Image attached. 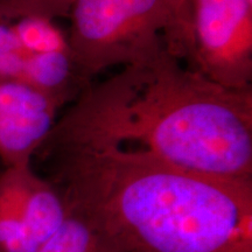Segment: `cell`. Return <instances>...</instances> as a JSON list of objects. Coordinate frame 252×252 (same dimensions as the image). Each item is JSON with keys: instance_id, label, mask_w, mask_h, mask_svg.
<instances>
[{"instance_id": "obj_1", "label": "cell", "mask_w": 252, "mask_h": 252, "mask_svg": "<svg viewBox=\"0 0 252 252\" xmlns=\"http://www.w3.org/2000/svg\"><path fill=\"white\" fill-rule=\"evenodd\" d=\"M180 61L163 45L87 84L41 149L141 153L201 174L252 181V90L229 89Z\"/></svg>"}, {"instance_id": "obj_2", "label": "cell", "mask_w": 252, "mask_h": 252, "mask_svg": "<svg viewBox=\"0 0 252 252\" xmlns=\"http://www.w3.org/2000/svg\"><path fill=\"white\" fill-rule=\"evenodd\" d=\"M62 196L93 209L126 252H252V181L141 153L58 150Z\"/></svg>"}, {"instance_id": "obj_3", "label": "cell", "mask_w": 252, "mask_h": 252, "mask_svg": "<svg viewBox=\"0 0 252 252\" xmlns=\"http://www.w3.org/2000/svg\"><path fill=\"white\" fill-rule=\"evenodd\" d=\"M67 34L71 61L82 80L125 67L162 47L163 0H76Z\"/></svg>"}, {"instance_id": "obj_4", "label": "cell", "mask_w": 252, "mask_h": 252, "mask_svg": "<svg viewBox=\"0 0 252 252\" xmlns=\"http://www.w3.org/2000/svg\"><path fill=\"white\" fill-rule=\"evenodd\" d=\"M190 58L215 83L251 89L252 0H194Z\"/></svg>"}, {"instance_id": "obj_5", "label": "cell", "mask_w": 252, "mask_h": 252, "mask_svg": "<svg viewBox=\"0 0 252 252\" xmlns=\"http://www.w3.org/2000/svg\"><path fill=\"white\" fill-rule=\"evenodd\" d=\"M64 103L25 82L0 76V160L5 168L32 165Z\"/></svg>"}, {"instance_id": "obj_6", "label": "cell", "mask_w": 252, "mask_h": 252, "mask_svg": "<svg viewBox=\"0 0 252 252\" xmlns=\"http://www.w3.org/2000/svg\"><path fill=\"white\" fill-rule=\"evenodd\" d=\"M0 180L39 248L64 220L65 203L61 193L53 182L34 172L32 165L7 167Z\"/></svg>"}, {"instance_id": "obj_7", "label": "cell", "mask_w": 252, "mask_h": 252, "mask_svg": "<svg viewBox=\"0 0 252 252\" xmlns=\"http://www.w3.org/2000/svg\"><path fill=\"white\" fill-rule=\"evenodd\" d=\"M62 197L65 203L64 220L35 252H126L116 232L98 214Z\"/></svg>"}, {"instance_id": "obj_8", "label": "cell", "mask_w": 252, "mask_h": 252, "mask_svg": "<svg viewBox=\"0 0 252 252\" xmlns=\"http://www.w3.org/2000/svg\"><path fill=\"white\" fill-rule=\"evenodd\" d=\"M21 46L32 54H70L67 34L53 20L23 18L12 21Z\"/></svg>"}, {"instance_id": "obj_9", "label": "cell", "mask_w": 252, "mask_h": 252, "mask_svg": "<svg viewBox=\"0 0 252 252\" xmlns=\"http://www.w3.org/2000/svg\"><path fill=\"white\" fill-rule=\"evenodd\" d=\"M37 245L0 180V252H35Z\"/></svg>"}, {"instance_id": "obj_10", "label": "cell", "mask_w": 252, "mask_h": 252, "mask_svg": "<svg viewBox=\"0 0 252 252\" xmlns=\"http://www.w3.org/2000/svg\"><path fill=\"white\" fill-rule=\"evenodd\" d=\"M194 0H163L167 27L163 34L166 49L179 60L191 55V12Z\"/></svg>"}, {"instance_id": "obj_11", "label": "cell", "mask_w": 252, "mask_h": 252, "mask_svg": "<svg viewBox=\"0 0 252 252\" xmlns=\"http://www.w3.org/2000/svg\"><path fill=\"white\" fill-rule=\"evenodd\" d=\"M76 0H0V18L18 20L23 18H42L54 21L70 15Z\"/></svg>"}, {"instance_id": "obj_12", "label": "cell", "mask_w": 252, "mask_h": 252, "mask_svg": "<svg viewBox=\"0 0 252 252\" xmlns=\"http://www.w3.org/2000/svg\"><path fill=\"white\" fill-rule=\"evenodd\" d=\"M26 53L30 52H27L21 46L13 30L12 21L0 18V58L7 55L26 54Z\"/></svg>"}]
</instances>
